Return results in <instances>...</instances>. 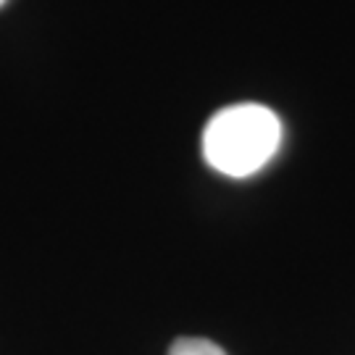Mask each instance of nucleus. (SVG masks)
<instances>
[{
    "label": "nucleus",
    "instance_id": "f257e3e1",
    "mask_svg": "<svg viewBox=\"0 0 355 355\" xmlns=\"http://www.w3.org/2000/svg\"><path fill=\"white\" fill-rule=\"evenodd\" d=\"M282 121L261 103L227 105L203 129V158L218 174L245 179L279 153Z\"/></svg>",
    "mask_w": 355,
    "mask_h": 355
},
{
    "label": "nucleus",
    "instance_id": "f03ea898",
    "mask_svg": "<svg viewBox=\"0 0 355 355\" xmlns=\"http://www.w3.org/2000/svg\"><path fill=\"white\" fill-rule=\"evenodd\" d=\"M168 355H227V353L216 343L203 340V337H179L177 343L171 345Z\"/></svg>",
    "mask_w": 355,
    "mask_h": 355
},
{
    "label": "nucleus",
    "instance_id": "7ed1b4c3",
    "mask_svg": "<svg viewBox=\"0 0 355 355\" xmlns=\"http://www.w3.org/2000/svg\"><path fill=\"white\" fill-rule=\"evenodd\" d=\"M3 3H6V0H0V6H3Z\"/></svg>",
    "mask_w": 355,
    "mask_h": 355
}]
</instances>
